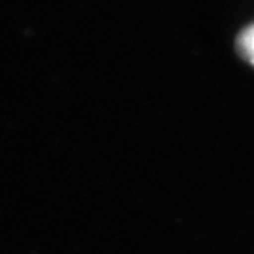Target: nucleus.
<instances>
[{
	"instance_id": "nucleus-1",
	"label": "nucleus",
	"mask_w": 254,
	"mask_h": 254,
	"mask_svg": "<svg viewBox=\"0 0 254 254\" xmlns=\"http://www.w3.org/2000/svg\"><path fill=\"white\" fill-rule=\"evenodd\" d=\"M236 49L239 57L254 66V23L245 27L236 38Z\"/></svg>"
}]
</instances>
